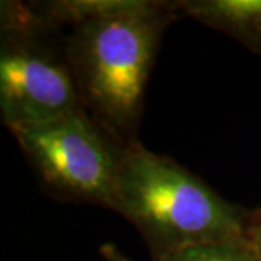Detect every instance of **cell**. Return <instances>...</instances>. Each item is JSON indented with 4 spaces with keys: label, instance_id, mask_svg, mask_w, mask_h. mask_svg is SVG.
I'll use <instances>...</instances> for the list:
<instances>
[{
    "label": "cell",
    "instance_id": "1",
    "mask_svg": "<svg viewBox=\"0 0 261 261\" xmlns=\"http://www.w3.org/2000/svg\"><path fill=\"white\" fill-rule=\"evenodd\" d=\"M71 27L64 53L83 109L122 145L135 141L145 89L176 2L90 0Z\"/></svg>",
    "mask_w": 261,
    "mask_h": 261
},
{
    "label": "cell",
    "instance_id": "2",
    "mask_svg": "<svg viewBox=\"0 0 261 261\" xmlns=\"http://www.w3.org/2000/svg\"><path fill=\"white\" fill-rule=\"evenodd\" d=\"M111 211L141 233L154 258L195 244L247 238L251 214L138 140L122 148Z\"/></svg>",
    "mask_w": 261,
    "mask_h": 261
},
{
    "label": "cell",
    "instance_id": "3",
    "mask_svg": "<svg viewBox=\"0 0 261 261\" xmlns=\"http://www.w3.org/2000/svg\"><path fill=\"white\" fill-rule=\"evenodd\" d=\"M9 132L54 197L111 209L123 145L84 109Z\"/></svg>",
    "mask_w": 261,
    "mask_h": 261
},
{
    "label": "cell",
    "instance_id": "4",
    "mask_svg": "<svg viewBox=\"0 0 261 261\" xmlns=\"http://www.w3.org/2000/svg\"><path fill=\"white\" fill-rule=\"evenodd\" d=\"M2 34L0 115L8 129L83 109L65 53L44 42L45 34Z\"/></svg>",
    "mask_w": 261,
    "mask_h": 261
},
{
    "label": "cell",
    "instance_id": "5",
    "mask_svg": "<svg viewBox=\"0 0 261 261\" xmlns=\"http://www.w3.org/2000/svg\"><path fill=\"white\" fill-rule=\"evenodd\" d=\"M180 15L219 31L261 56V0H177Z\"/></svg>",
    "mask_w": 261,
    "mask_h": 261
},
{
    "label": "cell",
    "instance_id": "6",
    "mask_svg": "<svg viewBox=\"0 0 261 261\" xmlns=\"http://www.w3.org/2000/svg\"><path fill=\"white\" fill-rule=\"evenodd\" d=\"M154 261H258L248 238L189 245L160 255Z\"/></svg>",
    "mask_w": 261,
    "mask_h": 261
},
{
    "label": "cell",
    "instance_id": "7",
    "mask_svg": "<svg viewBox=\"0 0 261 261\" xmlns=\"http://www.w3.org/2000/svg\"><path fill=\"white\" fill-rule=\"evenodd\" d=\"M247 238L250 240L254 251L261 261V209L251 211L247 226Z\"/></svg>",
    "mask_w": 261,
    "mask_h": 261
},
{
    "label": "cell",
    "instance_id": "8",
    "mask_svg": "<svg viewBox=\"0 0 261 261\" xmlns=\"http://www.w3.org/2000/svg\"><path fill=\"white\" fill-rule=\"evenodd\" d=\"M99 254L105 261H132L112 243L102 244L99 248Z\"/></svg>",
    "mask_w": 261,
    "mask_h": 261
},
{
    "label": "cell",
    "instance_id": "9",
    "mask_svg": "<svg viewBox=\"0 0 261 261\" xmlns=\"http://www.w3.org/2000/svg\"><path fill=\"white\" fill-rule=\"evenodd\" d=\"M258 261H260V260H258Z\"/></svg>",
    "mask_w": 261,
    "mask_h": 261
}]
</instances>
